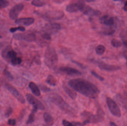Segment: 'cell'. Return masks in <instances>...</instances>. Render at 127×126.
Segmentation results:
<instances>
[{
    "label": "cell",
    "mask_w": 127,
    "mask_h": 126,
    "mask_svg": "<svg viewBox=\"0 0 127 126\" xmlns=\"http://www.w3.org/2000/svg\"><path fill=\"white\" fill-rule=\"evenodd\" d=\"M69 86L75 91L89 98L97 97L100 91L92 83L82 78H75L68 82Z\"/></svg>",
    "instance_id": "obj_1"
},
{
    "label": "cell",
    "mask_w": 127,
    "mask_h": 126,
    "mask_svg": "<svg viewBox=\"0 0 127 126\" xmlns=\"http://www.w3.org/2000/svg\"><path fill=\"white\" fill-rule=\"evenodd\" d=\"M51 101L66 114L73 117L76 115V111L62 98L61 96L57 94H51L49 96Z\"/></svg>",
    "instance_id": "obj_2"
},
{
    "label": "cell",
    "mask_w": 127,
    "mask_h": 126,
    "mask_svg": "<svg viewBox=\"0 0 127 126\" xmlns=\"http://www.w3.org/2000/svg\"><path fill=\"white\" fill-rule=\"evenodd\" d=\"M44 63L48 68L54 69L57 67L58 57L55 49L50 46L46 49L44 54Z\"/></svg>",
    "instance_id": "obj_3"
},
{
    "label": "cell",
    "mask_w": 127,
    "mask_h": 126,
    "mask_svg": "<svg viewBox=\"0 0 127 126\" xmlns=\"http://www.w3.org/2000/svg\"><path fill=\"white\" fill-rule=\"evenodd\" d=\"M81 116L90 123H97L101 122L104 119L105 114L102 109L98 107L97 110V114L94 115L89 112L84 111L81 113Z\"/></svg>",
    "instance_id": "obj_4"
},
{
    "label": "cell",
    "mask_w": 127,
    "mask_h": 126,
    "mask_svg": "<svg viewBox=\"0 0 127 126\" xmlns=\"http://www.w3.org/2000/svg\"><path fill=\"white\" fill-rule=\"evenodd\" d=\"M106 102L109 110L112 114L117 117L120 118L121 116L120 109L115 102L110 98L107 97L106 98Z\"/></svg>",
    "instance_id": "obj_5"
},
{
    "label": "cell",
    "mask_w": 127,
    "mask_h": 126,
    "mask_svg": "<svg viewBox=\"0 0 127 126\" xmlns=\"http://www.w3.org/2000/svg\"><path fill=\"white\" fill-rule=\"evenodd\" d=\"M16 39L23 40L27 42H32L35 41L36 36L34 33L31 31H28L22 33H18L13 35Z\"/></svg>",
    "instance_id": "obj_6"
},
{
    "label": "cell",
    "mask_w": 127,
    "mask_h": 126,
    "mask_svg": "<svg viewBox=\"0 0 127 126\" xmlns=\"http://www.w3.org/2000/svg\"><path fill=\"white\" fill-rule=\"evenodd\" d=\"M92 62L97 65L101 70L106 71H116L121 69L119 66L109 65L100 61L93 60Z\"/></svg>",
    "instance_id": "obj_7"
},
{
    "label": "cell",
    "mask_w": 127,
    "mask_h": 126,
    "mask_svg": "<svg viewBox=\"0 0 127 126\" xmlns=\"http://www.w3.org/2000/svg\"><path fill=\"white\" fill-rule=\"evenodd\" d=\"M64 16V13L61 10H51L46 12L43 15V17L50 20H58L61 19Z\"/></svg>",
    "instance_id": "obj_8"
},
{
    "label": "cell",
    "mask_w": 127,
    "mask_h": 126,
    "mask_svg": "<svg viewBox=\"0 0 127 126\" xmlns=\"http://www.w3.org/2000/svg\"><path fill=\"white\" fill-rule=\"evenodd\" d=\"M26 100L30 104L32 105L33 108L40 109L41 110H44L45 109L44 105L39 100L30 94H26Z\"/></svg>",
    "instance_id": "obj_9"
},
{
    "label": "cell",
    "mask_w": 127,
    "mask_h": 126,
    "mask_svg": "<svg viewBox=\"0 0 127 126\" xmlns=\"http://www.w3.org/2000/svg\"><path fill=\"white\" fill-rule=\"evenodd\" d=\"M85 4L84 1L81 0L73 2L67 5L66 8V11L70 13L80 11Z\"/></svg>",
    "instance_id": "obj_10"
},
{
    "label": "cell",
    "mask_w": 127,
    "mask_h": 126,
    "mask_svg": "<svg viewBox=\"0 0 127 126\" xmlns=\"http://www.w3.org/2000/svg\"><path fill=\"white\" fill-rule=\"evenodd\" d=\"M6 87L7 90L22 104L25 103V101L23 95L13 86L10 84H6Z\"/></svg>",
    "instance_id": "obj_11"
},
{
    "label": "cell",
    "mask_w": 127,
    "mask_h": 126,
    "mask_svg": "<svg viewBox=\"0 0 127 126\" xmlns=\"http://www.w3.org/2000/svg\"><path fill=\"white\" fill-rule=\"evenodd\" d=\"M24 5L22 3L17 4L13 6L10 11L9 16L12 19H16L23 10Z\"/></svg>",
    "instance_id": "obj_12"
},
{
    "label": "cell",
    "mask_w": 127,
    "mask_h": 126,
    "mask_svg": "<svg viewBox=\"0 0 127 126\" xmlns=\"http://www.w3.org/2000/svg\"><path fill=\"white\" fill-rule=\"evenodd\" d=\"M80 11L85 15L89 16L98 17L101 15L102 14L100 11L94 9L92 7L87 5L85 4Z\"/></svg>",
    "instance_id": "obj_13"
},
{
    "label": "cell",
    "mask_w": 127,
    "mask_h": 126,
    "mask_svg": "<svg viewBox=\"0 0 127 126\" xmlns=\"http://www.w3.org/2000/svg\"><path fill=\"white\" fill-rule=\"evenodd\" d=\"M59 70L70 76H80L81 75L80 71L77 69L69 67H62L60 68Z\"/></svg>",
    "instance_id": "obj_14"
},
{
    "label": "cell",
    "mask_w": 127,
    "mask_h": 126,
    "mask_svg": "<svg viewBox=\"0 0 127 126\" xmlns=\"http://www.w3.org/2000/svg\"><path fill=\"white\" fill-rule=\"evenodd\" d=\"M35 22L34 18L32 17L22 18L16 19L15 23L18 25H23L24 26H29L32 25Z\"/></svg>",
    "instance_id": "obj_15"
},
{
    "label": "cell",
    "mask_w": 127,
    "mask_h": 126,
    "mask_svg": "<svg viewBox=\"0 0 127 126\" xmlns=\"http://www.w3.org/2000/svg\"><path fill=\"white\" fill-rule=\"evenodd\" d=\"M100 22L107 26H111L114 25L115 20L114 18L110 17L109 16L106 15L103 16L100 19Z\"/></svg>",
    "instance_id": "obj_16"
},
{
    "label": "cell",
    "mask_w": 127,
    "mask_h": 126,
    "mask_svg": "<svg viewBox=\"0 0 127 126\" xmlns=\"http://www.w3.org/2000/svg\"><path fill=\"white\" fill-rule=\"evenodd\" d=\"M46 27L48 31L52 33L57 32L61 29L60 25L57 23H50Z\"/></svg>",
    "instance_id": "obj_17"
},
{
    "label": "cell",
    "mask_w": 127,
    "mask_h": 126,
    "mask_svg": "<svg viewBox=\"0 0 127 126\" xmlns=\"http://www.w3.org/2000/svg\"><path fill=\"white\" fill-rule=\"evenodd\" d=\"M63 88L65 92L68 95L72 100L76 99L77 97V94L76 92L70 88L68 87L66 85H64Z\"/></svg>",
    "instance_id": "obj_18"
},
{
    "label": "cell",
    "mask_w": 127,
    "mask_h": 126,
    "mask_svg": "<svg viewBox=\"0 0 127 126\" xmlns=\"http://www.w3.org/2000/svg\"><path fill=\"white\" fill-rule=\"evenodd\" d=\"M29 88L33 94L35 96L39 97L41 95V92L38 86L33 82H30L29 84Z\"/></svg>",
    "instance_id": "obj_19"
},
{
    "label": "cell",
    "mask_w": 127,
    "mask_h": 126,
    "mask_svg": "<svg viewBox=\"0 0 127 126\" xmlns=\"http://www.w3.org/2000/svg\"><path fill=\"white\" fill-rule=\"evenodd\" d=\"M43 119L45 122L48 126H51L53 123V119L51 115L49 113H44L43 115Z\"/></svg>",
    "instance_id": "obj_20"
},
{
    "label": "cell",
    "mask_w": 127,
    "mask_h": 126,
    "mask_svg": "<svg viewBox=\"0 0 127 126\" xmlns=\"http://www.w3.org/2000/svg\"><path fill=\"white\" fill-rule=\"evenodd\" d=\"M47 83L51 86H55L57 83V80L52 75H48L46 80Z\"/></svg>",
    "instance_id": "obj_21"
},
{
    "label": "cell",
    "mask_w": 127,
    "mask_h": 126,
    "mask_svg": "<svg viewBox=\"0 0 127 126\" xmlns=\"http://www.w3.org/2000/svg\"><path fill=\"white\" fill-rule=\"evenodd\" d=\"M37 109H34V108L33 109L32 112L29 115L28 119L26 122L27 124H30L34 121L35 119V114L37 112Z\"/></svg>",
    "instance_id": "obj_22"
},
{
    "label": "cell",
    "mask_w": 127,
    "mask_h": 126,
    "mask_svg": "<svg viewBox=\"0 0 127 126\" xmlns=\"http://www.w3.org/2000/svg\"><path fill=\"white\" fill-rule=\"evenodd\" d=\"M105 47L103 45L101 44L97 46L95 49V52L98 55H102L105 53Z\"/></svg>",
    "instance_id": "obj_23"
},
{
    "label": "cell",
    "mask_w": 127,
    "mask_h": 126,
    "mask_svg": "<svg viewBox=\"0 0 127 126\" xmlns=\"http://www.w3.org/2000/svg\"><path fill=\"white\" fill-rule=\"evenodd\" d=\"M31 4L34 6L36 7H42L46 5V2L45 1L38 0H35L32 1Z\"/></svg>",
    "instance_id": "obj_24"
},
{
    "label": "cell",
    "mask_w": 127,
    "mask_h": 126,
    "mask_svg": "<svg viewBox=\"0 0 127 126\" xmlns=\"http://www.w3.org/2000/svg\"><path fill=\"white\" fill-rule=\"evenodd\" d=\"M17 53L13 50H10L7 53V57L11 60L17 57Z\"/></svg>",
    "instance_id": "obj_25"
},
{
    "label": "cell",
    "mask_w": 127,
    "mask_h": 126,
    "mask_svg": "<svg viewBox=\"0 0 127 126\" xmlns=\"http://www.w3.org/2000/svg\"><path fill=\"white\" fill-rule=\"evenodd\" d=\"M111 43L114 47L116 48L120 47L122 45V42L116 39H113L112 40Z\"/></svg>",
    "instance_id": "obj_26"
},
{
    "label": "cell",
    "mask_w": 127,
    "mask_h": 126,
    "mask_svg": "<svg viewBox=\"0 0 127 126\" xmlns=\"http://www.w3.org/2000/svg\"><path fill=\"white\" fill-rule=\"evenodd\" d=\"M120 100L122 102H127V91H125L119 95Z\"/></svg>",
    "instance_id": "obj_27"
},
{
    "label": "cell",
    "mask_w": 127,
    "mask_h": 126,
    "mask_svg": "<svg viewBox=\"0 0 127 126\" xmlns=\"http://www.w3.org/2000/svg\"><path fill=\"white\" fill-rule=\"evenodd\" d=\"M22 60L20 57H16L13 60H11V62L13 65H17L21 64Z\"/></svg>",
    "instance_id": "obj_28"
},
{
    "label": "cell",
    "mask_w": 127,
    "mask_h": 126,
    "mask_svg": "<svg viewBox=\"0 0 127 126\" xmlns=\"http://www.w3.org/2000/svg\"><path fill=\"white\" fill-rule=\"evenodd\" d=\"M25 30V28L22 26H19L17 27H12L11 28L10 31L11 33H14L17 31H20L24 32Z\"/></svg>",
    "instance_id": "obj_29"
},
{
    "label": "cell",
    "mask_w": 127,
    "mask_h": 126,
    "mask_svg": "<svg viewBox=\"0 0 127 126\" xmlns=\"http://www.w3.org/2000/svg\"><path fill=\"white\" fill-rule=\"evenodd\" d=\"M10 4L8 1L4 0H0V9L6 8Z\"/></svg>",
    "instance_id": "obj_30"
},
{
    "label": "cell",
    "mask_w": 127,
    "mask_h": 126,
    "mask_svg": "<svg viewBox=\"0 0 127 126\" xmlns=\"http://www.w3.org/2000/svg\"><path fill=\"white\" fill-rule=\"evenodd\" d=\"M91 73V74H92V75L93 76H94L96 78L98 79V80L100 81H103L104 80V78L103 77H102L100 76L99 74H98L95 71H92Z\"/></svg>",
    "instance_id": "obj_31"
},
{
    "label": "cell",
    "mask_w": 127,
    "mask_h": 126,
    "mask_svg": "<svg viewBox=\"0 0 127 126\" xmlns=\"http://www.w3.org/2000/svg\"><path fill=\"white\" fill-rule=\"evenodd\" d=\"M41 36L43 39L49 41L51 40V38L50 35L48 33H44Z\"/></svg>",
    "instance_id": "obj_32"
},
{
    "label": "cell",
    "mask_w": 127,
    "mask_h": 126,
    "mask_svg": "<svg viewBox=\"0 0 127 126\" xmlns=\"http://www.w3.org/2000/svg\"><path fill=\"white\" fill-rule=\"evenodd\" d=\"M62 123L64 126H77L73 122H70L65 119L63 120Z\"/></svg>",
    "instance_id": "obj_33"
},
{
    "label": "cell",
    "mask_w": 127,
    "mask_h": 126,
    "mask_svg": "<svg viewBox=\"0 0 127 126\" xmlns=\"http://www.w3.org/2000/svg\"><path fill=\"white\" fill-rule=\"evenodd\" d=\"M40 88L41 90L44 92H49L51 90L50 88H48V87L45 85H40Z\"/></svg>",
    "instance_id": "obj_34"
},
{
    "label": "cell",
    "mask_w": 127,
    "mask_h": 126,
    "mask_svg": "<svg viewBox=\"0 0 127 126\" xmlns=\"http://www.w3.org/2000/svg\"><path fill=\"white\" fill-rule=\"evenodd\" d=\"M16 124V121L15 119H11L8 121V124L11 126H15Z\"/></svg>",
    "instance_id": "obj_35"
},
{
    "label": "cell",
    "mask_w": 127,
    "mask_h": 126,
    "mask_svg": "<svg viewBox=\"0 0 127 126\" xmlns=\"http://www.w3.org/2000/svg\"><path fill=\"white\" fill-rule=\"evenodd\" d=\"M115 32V30H108V31H106L104 32L103 33L105 35H110L113 34Z\"/></svg>",
    "instance_id": "obj_36"
},
{
    "label": "cell",
    "mask_w": 127,
    "mask_h": 126,
    "mask_svg": "<svg viewBox=\"0 0 127 126\" xmlns=\"http://www.w3.org/2000/svg\"><path fill=\"white\" fill-rule=\"evenodd\" d=\"M12 108H9L6 113V116L7 117H9L12 114Z\"/></svg>",
    "instance_id": "obj_37"
},
{
    "label": "cell",
    "mask_w": 127,
    "mask_h": 126,
    "mask_svg": "<svg viewBox=\"0 0 127 126\" xmlns=\"http://www.w3.org/2000/svg\"><path fill=\"white\" fill-rule=\"evenodd\" d=\"M72 62L74 63L75 64H77L78 66H79L80 67H81V68H85V66H83V64H81L80 63H79V62H77V61H72Z\"/></svg>",
    "instance_id": "obj_38"
},
{
    "label": "cell",
    "mask_w": 127,
    "mask_h": 126,
    "mask_svg": "<svg viewBox=\"0 0 127 126\" xmlns=\"http://www.w3.org/2000/svg\"><path fill=\"white\" fill-rule=\"evenodd\" d=\"M5 74L8 78H9V79H11H11H13L12 76V75L11 74L9 73V72H5Z\"/></svg>",
    "instance_id": "obj_39"
},
{
    "label": "cell",
    "mask_w": 127,
    "mask_h": 126,
    "mask_svg": "<svg viewBox=\"0 0 127 126\" xmlns=\"http://www.w3.org/2000/svg\"><path fill=\"white\" fill-rule=\"evenodd\" d=\"M124 10L125 12H127V1L125 3L124 7Z\"/></svg>",
    "instance_id": "obj_40"
},
{
    "label": "cell",
    "mask_w": 127,
    "mask_h": 126,
    "mask_svg": "<svg viewBox=\"0 0 127 126\" xmlns=\"http://www.w3.org/2000/svg\"><path fill=\"white\" fill-rule=\"evenodd\" d=\"M110 126H117V125L113 122H110Z\"/></svg>",
    "instance_id": "obj_41"
},
{
    "label": "cell",
    "mask_w": 127,
    "mask_h": 126,
    "mask_svg": "<svg viewBox=\"0 0 127 126\" xmlns=\"http://www.w3.org/2000/svg\"><path fill=\"white\" fill-rule=\"evenodd\" d=\"M123 44L125 46L127 47V40H124L123 42Z\"/></svg>",
    "instance_id": "obj_42"
},
{
    "label": "cell",
    "mask_w": 127,
    "mask_h": 126,
    "mask_svg": "<svg viewBox=\"0 0 127 126\" xmlns=\"http://www.w3.org/2000/svg\"><path fill=\"white\" fill-rule=\"evenodd\" d=\"M85 2H95V0H85Z\"/></svg>",
    "instance_id": "obj_43"
},
{
    "label": "cell",
    "mask_w": 127,
    "mask_h": 126,
    "mask_svg": "<svg viewBox=\"0 0 127 126\" xmlns=\"http://www.w3.org/2000/svg\"><path fill=\"white\" fill-rule=\"evenodd\" d=\"M126 65L127 67V57H126Z\"/></svg>",
    "instance_id": "obj_44"
},
{
    "label": "cell",
    "mask_w": 127,
    "mask_h": 126,
    "mask_svg": "<svg viewBox=\"0 0 127 126\" xmlns=\"http://www.w3.org/2000/svg\"><path fill=\"white\" fill-rule=\"evenodd\" d=\"M126 112H127V108H126Z\"/></svg>",
    "instance_id": "obj_45"
},
{
    "label": "cell",
    "mask_w": 127,
    "mask_h": 126,
    "mask_svg": "<svg viewBox=\"0 0 127 126\" xmlns=\"http://www.w3.org/2000/svg\"><path fill=\"white\" fill-rule=\"evenodd\" d=\"M2 38V36H1V35L0 34V38Z\"/></svg>",
    "instance_id": "obj_46"
}]
</instances>
